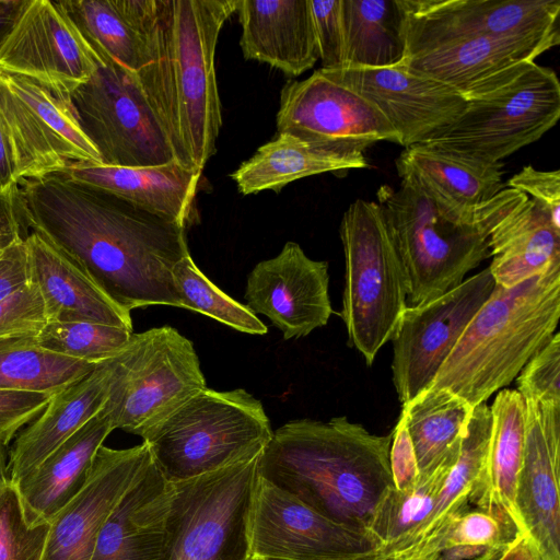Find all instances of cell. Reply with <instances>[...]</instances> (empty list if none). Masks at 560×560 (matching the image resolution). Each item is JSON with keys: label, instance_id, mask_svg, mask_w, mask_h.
I'll return each mask as SVG.
<instances>
[{"label": "cell", "instance_id": "obj_16", "mask_svg": "<svg viewBox=\"0 0 560 560\" xmlns=\"http://www.w3.org/2000/svg\"><path fill=\"white\" fill-rule=\"evenodd\" d=\"M406 57L457 36L560 38L559 0H401Z\"/></svg>", "mask_w": 560, "mask_h": 560}, {"label": "cell", "instance_id": "obj_30", "mask_svg": "<svg viewBox=\"0 0 560 560\" xmlns=\"http://www.w3.org/2000/svg\"><path fill=\"white\" fill-rule=\"evenodd\" d=\"M57 2L103 62L135 75L145 65L156 0Z\"/></svg>", "mask_w": 560, "mask_h": 560}, {"label": "cell", "instance_id": "obj_33", "mask_svg": "<svg viewBox=\"0 0 560 560\" xmlns=\"http://www.w3.org/2000/svg\"><path fill=\"white\" fill-rule=\"evenodd\" d=\"M491 412V434L487 463L472 504L504 510L520 526L515 493L523 456L526 405L517 390L501 389ZM524 534V532H523Z\"/></svg>", "mask_w": 560, "mask_h": 560}, {"label": "cell", "instance_id": "obj_38", "mask_svg": "<svg viewBox=\"0 0 560 560\" xmlns=\"http://www.w3.org/2000/svg\"><path fill=\"white\" fill-rule=\"evenodd\" d=\"M523 538L522 529L504 510L494 505L467 510L450 523L424 558L436 559L456 547L463 560H474L490 549L511 548Z\"/></svg>", "mask_w": 560, "mask_h": 560}, {"label": "cell", "instance_id": "obj_23", "mask_svg": "<svg viewBox=\"0 0 560 560\" xmlns=\"http://www.w3.org/2000/svg\"><path fill=\"white\" fill-rule=\"evenodd\" d=\"M560 38L457 36L407 56L409 70L442 82L465 98L523 62L557 46Z\"/></svg>", "mask_w": 560, "mask_h": 560}, {"label": "cell", "instance_id": "obj_49", "mask_svg": "<svg viewBox=\"0 0 560 560\" xmlns=\"http://www.w3.org/2000/svg\"><path fill=\"white\" fill-rule=\"evenodd\" d=\"M15 189L16 186L0 190V254L25 240Z\"/></svg>", "mask_w": 560, "mask_h": 560}, {"label": "cell", "instance_id": "obj_20", "mask_svg": "<svg viewBox=\"0 0 560 560\" xmlns=\"http://www.w3.org/2000/svg\"><path fill=\"white\" fill-rule=\"evenodd\" d=\"M328 262L310 258L295 242L258 262L249 272L244 299L283 339L301 338L328 323L332 307L328 292Z\"/></svg>", "mask_w": 560, "mask_h": 560}, {"label": "cell", "instance_id": "obj_34", "mask_svg": "<svg viewBox=\"0 0 560 560\" xmlns=\"http://www.w3.org/2000/svg\"><path fill=\"white\" fill-rule=\"evenodd\" d=\"M472 411L466 400L442 387H428L402 405L421 477L455 464Z\"/></svg>", "mask_w": 560, "mask_h": 560}, {"label": "cell", "instance_id": "obj_54", "mask_svg": "<svg viewBox=\"0 0 560 560\" xmlns=\"http://www.w3.org/2000/svg\"><path fill=\"white\" fill-rule=\"evenodd\" d=\"M413 560H436L434 558H421V559H413Z\"/></svg>", "mask_w": 560, "mask_h": 560}, {"label": "cell", "instance_id": "obj_2", "mask_svg": "<svg viewBox=\"0 0 560 560\" xmlns=\"http://www.w3.org/2000/svg\"><path fill=\"white\" fill-rule=\"evenodd\" d=\"M236 0H156L148 58L136 74L175 161L203 170L222 126L215 48Z\"/></svg>", "mask_w": 560, "mask_h": 560}, {"label": "cell", "instance_id": "obj_18", "mask_svg": "<svg viewBox=\"0 0 560 560\" xmlns=\"http://www.w3.org/2000/svg\"><path fill=\"white\" fill-rule=\"evenodd\" d=\"M328 77L372 103L404 148L423 143L448 126L466 98L451 86L398 63L384 68L323 69Z\"/></svg>", "mask_w": 560, "mask_h": 560}, {"label": "cell", "instance_id": "obj_53", "mask_svg": "<svg viewBox=\"0 0 560 560\" xmlns=\"http://www.w3.org/2000/svg\"><path fill=\"white\" fill-rule=\"evenodd\" d=\"M7 446L0 442V486L9 479L8 475V459H7Z\"/></svg>", "mask_w": 560, "mask_h": 560}, {"label": "cell", "instance_id": "obj_46", "mask_svg": "<svg viewBox=\"0 0 560 560\" xmlns=\"http://www.w3.org/2000/svg\"><path fill=\"white\" fill-rule=\"evenodd\" d=\"M50 397L47 393L0 390V442L8 446L44 410Z\"/></svg>", "mask_w": 560, "mask_h": 560}, {"label": "cell", "instance_id": "obj_28", "mask_svg": "<svg viewBox=\"0 0 560 560\" xmlns=\"http://www.w3.org/2000/svg\"><path fill=\"white\" fill-rule=\"evenodd\" d=\"M112 431L108 416L101 410L14 483L30 525L50 523L79 493L97 451Z\"/></svg>", "mask_w": 560, "mask_h": 560}, {"label": "cell", "instance_id": "obj_6", "mask_svg": "<svg viewBox=\"0 0 560 560\" xmlns=\"http://www.w3.org/2000/svg\"><path fill=\"white\" fill-rule=\"evenodd\" d=\"M559 117L556 72L527 61L466 96L456 119L420 144L469 160L500 163L541 138Z\"/></svg>", "mask_w": 560, "mask_h": 560}, {"label": "cell", "instance_id": "obj_47", "mask_svg": "<svg viewBox=\"0 0 560 560\" xmlns=\"http://www.w3.org/2000/svg\"><path fill=\"white\" fill-rule=\"evenodd\" d=\"M389 466L397 490H406L417 485L420 472L402 412L392 432Z\"/></svg>", "mask_w": 560, "mask_h": 560}, {"label": "cell", "instance_id": "obj_11", "mask_svg": "<svg viewBox=\"0 0 560 560\" xmlns=\"http://www.w3.org/2000/svg\"><path fill=\"white\" fill-rule=\"evenodd\" d=\"M67 101L102 164L141 167L175 161L137 77L129 71L103 62Z\"/></svg>", "mask_w": 560, "mask_h": 560}, {"label": "cell", "instance_id": "obj_25", "mask_svg": "<svg viewBox=\"0 0 560 560\" xmlns=\"http://www.w3.org/2000/svg\"><path fill=\"white\" fill-rule=\"evenodd\" d=\"M245 59L300 75L319 59L311 0H236Z\"/></svg>", "mask_w": 560, "mask_h": 560}, {"label": "cell", "instance_id": "obj_19", "mask_svg": "<svg viewBox=\"0 0 560 560\" xmlns=\"http://www.w3.org/2000/svg\"><path fill=\"white\" fill-rule=\"evenodd\" d=\"M152 464L143 441L119 450L102 445L83 488L51 520L43 560H91L104 523Z\"/></svg>", "mask_w": 560, "mask_h": 560}, {"label": "cell", "instance_id": "obj_41", "mask_svg": "<svg viewBox=\"0 0 560 560\" xmlns=\"http://www.w3.org/2000/svg\"><path fill=\"white\" fill-rule=\"evenodd\" d=\"M50 523L30 525L16 486H0V560H43Z\"/></svg>", "mask_w": 560, "mask_h": 560}, {"label": "cell", "instance_id": "obj_7", "mask_svg": "<svg viewBox=\"0 0 560 560\" xmlns=\"http://www.w3.org/2000/svg\"><path fill=\"white\" fill-rule=\"evenodd\" d=\"M345 254L341 317L349 345L371 365L392 340L407 305V279L376 201L357 199L340 224Z\"/></svg>", "mask_w": 560, "mask_h": 560}, {"label": "cell", "instance_id": "obj_35", "mask_svg": "<svg viewBox=\"0 0 560 560\" xmlns=\"http://www.w3.org/2000/svg\"><path fill=\"white\" fill-rule=\"evenodd\" d=\"M341 68L392 67L406 58V12L401 0H341Z\"/></svg>", "mask_w": 560, "mask_h": 560}, {"label": "cell", "instance_id": "obj_27", "mask_svg": "<svg viewBox=\"0 0 560 560\" xmlns=\"http://www.w3.org/2000/svg\"><path fill=\"white\" fill-rule=\"evenodd\" d=\"M25 245L31 281L44 301L47 322H90L132 331L129 312L117 306L75 264L36 232Z\"/></svg>", "mask_w": 560, "mask_h": 560}, {"label": "cell", "instance_id": "obj_50", "mask_svg": "<svg viewBox=\"0 0 560 560\" xmlns=\"http://www.w3.org/2000/svg\"><path fill=\"white\" fill-rule=\"evenodd\" d=\"M18 183V164L14 148L0 113V190L12 188Z\"/></svg>", "mask_w": 560, "mask_h": 560}, {"label": "cell", "instance_id": "obj_24", "mask_svg": "<svg viewBox=\"0 0 560 560\" xmlns=\"http://www.w3.org/2000/svg\"><path fill=\"white\" fill-rule=\"evenodd\" d=\"M174 491L153 460L104 523L91 560H165Z\"/></svg>", "mask_w": 560, "mask_h": 560}, {"label": "cell", "instance_id": "obj_8", "mask_svg": "<svg viewBox=\"0 0 560 560\" xmlns=\"http://www.w3.org/2000/svg\"><path fill=\"white\" fill-rule=\"evenodd\" d=\"M376 198L405 268L411 305L457 287L490 257L486 225L453 221L406 180L398 188L382 185Z\"/></svg>", "mask_w": 560, "mask_h": 560}, {"label": "cell", "instance_id": "obj_40", "mask_svg": "<svg viewBox=\"0 0 560 560\" xmlns=\"http://www.w3.org/2000/svg\"><path fill=\"white\" fill-rule=\"evenodd\" d=\"M132 331L90 322H47L36 335L38 346L51 353L100 364L115 357Z\"/></svg>", "mask_w": 560, "mask_h": 560}, {"label": "cell", "instance_id": "obj_43", "mask_svg": "<svg viewBox=\"0 0 560 560\" xmlns=\"http://www.w3.org/2000/svg\"><path fill=\"white\" fill-rule=\"evenodd\" d=\"M46 324L44 301L32 281L0 301V337L37 335Z\"/></svg>", "mask_w": 560, "mask_h": 560}, {"label": "cell", "instance_id": "obj_21", "mask_svg": "<svg viewBox=\"0 0 560 560\" xmlns=\"http://www.w3.org/2000/svg\"><path fill=\"white\" fill-rule=\"evenodd\" d=\"M515 505L539 560H560V405L527 401Z\"/></svg>", "mask_w": 560, "mask_h": 560}, {"label": "cell", "instance_id": "obj_22", "mask_svg": "<svg viewBox=\"0 0 560 560\" xmlns=\"http://www.w3.org/2000/svg\"><path fill=\"white\" fill-rule=\"evenodd\" d=\"M395 165L400 179L419 189L446 217L489 229L490 200L504 188L502 162L483 163L415 144L402 150Z\"/></svg>", "mask_w": 560, "mask_h": 560}, {"label": "cell", "instance_id": "obj_37", "mask_svg": "<svg viewBox=\"0 0 560 560\" xmlns=\"http://www.w3.org/2000/svg\"><path fill=\"white\" fill-rule=\"evenodd\" d=\"M454 464H446L429 476L419 477L406 490L390 487L376 506L369 534L377 553L394 559L432 513L444 480Z\"/></svg>", "mask_w": 560, "mask_h": 560}, {"label": "cell", "instance_id": "obj_48", "mask_svg": "<svg viewBox=\"0 0 560 560\" xmlns=\"http://www.w3.org/2000/svg\"><path fill=\"white\" fill-rule=\"evenodd\" d=\"M31 282L27 249L22 241L0 254V301Z\"/></svg>", "mask_w": 560, "mask_h": 560}, {"label": "cell", "instance_id": "obj_5", "mask_svg": "<svg viewBox=\"0 0 560 560\" xmlns=\"http://www.w3.org/2000/svg\"><path fill=\"white\" fill-rule=\"evenodd\" d=\"M260 400L243 388H203L141 438L164 477L177 482L259 455L272 436Z\"/></svg>", "mask_w": 560, "mask_h": 560}, {"label": "cell", "instance_id": "obj_31", "mask_svg": "<svg viewBox=\"0 0 560 560\" xmlns=\"http://www.w3.org/2000/svg\"><path fill=\"white\" fill-rule=\"evenodd\" d=\"M488 244V268L504 288L560 266V229L526 195L493 226Z\"/></svg>", "mask_w": 560, "mask_h": 560}, {"label": "cell", "instance_id": "obj_29", "mask_svg": "<svg viewBox=\"0 0 560 560\" xmlns=\"http://www.w3.org/2000/svg\"><path fill=\"white\" fill-rule=\"evenodd\" d=\"M62 172L185 228L201 177V171L185 167L176 161L141 167L77 162Z\"/></svg>", "mask_w": 560, "mask_h": 560}, {"label": "cell", "instance_id": "obj_12", "mask_svg": "<svg viewBox=\"0 0 560 560\" xmlns=\"http://www.w3.org/2000/svg\"><path fill=\"white\" fill-rule=\"evenodd\" d=\"M0 113L13 143L19 180L62 172L77 162L102 164L67 97L36 80L0 71Z\"/></svg>", "mask_w": 560, "mask_h": 560}, {"label": "cell", "instance_id": "obj_17", "mask_svg": "<svg viewBox=\"0 0 560 560\" xmlns=\"http://www.w3.org/2000/svg\"><path fill=\"white\" fill-rule=\"evenodd\" d=\"M101 63L57 1L30 0L0 47V71L36 80L65 97Z\"/></svg>", "mask_w": 560, "mask_h": 560}, {"label": "cell", "instance_id": "obj_45", "mask_svg": "<svg viewBox=\"0 0 560 560\" xmlns=\"http://www.w3.org/2000/svg\"><path fill=\"white\" fill-rule=\"evenodd\" d=\"M506 187L526 195L560 229V171H540L532 165L524 166L506 183Z\"/></svg>", "mask_w": 560, "mask_h": 560}, {"label": "cell", "instance_id": "obj_39", "mask_svg": "<svg viewBox=\"0 0 560 560\" xmlns=\"http://www.w3.org/2000/svg\"><path fill=\"white\" fill-rule=\"evenodd\" d=\"M173 279L183 308L207 315L242 332H268L256 314L220 290L200 271L190 254L175 265Z\"/></svg>", "mask_w": 560, "mask_h": 560}, {"label": "cell", "instance_id": "obj_9", "mask_svg": "<svg viewBox=\"0 0 560 560\" xmlns=\"http://www.w3.org/2000/svg\"><path fill=\"white\" fill-rule=\"evenodd\" d=\"M108 392L102 410L113 429L142 436L207 387L192 342L171 326L131 335L107 360Z\"/></svg>", "mask_w": 560, "mask_h": 560}, {"label": "cell", "instance_id": "obj_44", "mask_svg": "<svg viewBox=\"0 0 560 560\" xmlns=\"http://www.w3.org/2000/svg\"><path fill=\"white\" fill-rule=\"evenodd\" d=\"M318 56L323 69L343 66L341 0H311Z\"/></svg>", "mask_w": 560, "mask_h": 560}, {"label": "cell", "instance_id": "obj_14", "mask_svg": "<svg viewBox=\"0 0 560 560\" xmlns=\"http://www.w3.org/2000/svg\"><path fill=\"white\" fill-rule=\"evenodd\" d=\"M278 133H290L325 151L352 155L380 141L398 143L385 116L353 90L320 68L280 93Z\"/></svg>", "mask_w": 560, "mask_h": 560}, {"label": "cell", "instance_id": "obj_42", "mask_svg": "<svg viewBox=\"0 0 560 560\" xmlns=\"http://www.w3.org/2000/svg\"><path fill=\"white\" fill-rule=\"evenodd\" d=\"M517 392L524 401L560 405V334L525 364L516 377Z\"/></svg>", "mask_w": 560, "mask_h": 560}, {"label": "cell", "instance_id": "obj_1", "mask_svg": "<svg viewBox=\"0 0 560 560\" xmlns=\"http://www.w3.org/2000/svg\"><path fill=\"white\" fill-rule=\"evenodd\" d=\"M25 230L77 265L117 306L182 307L173 268L189 255L185 226L65 172L19 180Z\"/></svg>", "mask_w": 560, "mask_h": 560}, {"label": "cell", "instance_id": "obj_15", "mask_svg": "<svg viewBox=\"0 0 560 560\" xmlns=\"http://www.w3.org/2000/svg\"><path fill=\"white\" fill-rule=\"evenodd\" d=\"M247 557L340 560L377 550L370 534L341 526L257 475L246 524Z\"/></svg>", "mask_w": 560, "mask_h": 560}, {"label": "cell", "instance_id": "obj_32", "mask_svg": "<svg viewBox=\"0 0 560 560\" xmlns=\"http://www.w3.org/2000/svg\"><path fill=\"white\" fill-rule=\"evenodd\" d=\"M365 167L369 164L363 153L335 154L290 133H278L259 147L231 177L240 192L252 195L267 189L279 192L290 183L313 175Z\"/></svg>", "mask_w": 560, "mask_h": 560}, {"label": "cell", "instance_id": "obj_26", "mask_svg": "<svg viewBox=\"0 0 560 560\" xmlns=\"http://www.w3.org/2000/svg\"><path fill=\"white\" fill-rule=\"evenodd\" d=\"M109 370L102 362L89 374L51 395L44 410L10 444L9 479L16 483L103 408Z\"/></svg>", "mask_w": 560, "mask_h": 560}, {"label": "cell", "instance_id": "obj_10", "mask_svg": "<svg viewBox=\"0 0 560 560\" xmlns=\"http://www.w3.org/2000/svg\"><path fill=\"white\" fill-rule=\"evenodd\" d=\"M260 454L173 482L165 560H244L247 557V514Z\"/></svg>", "mask_w": 560, "mask_h": 560}, {"label": "cell", "instance_id": "obj_3", "mask_svg": "<svg viewBox=\"0 0 560 560\" xmlns=\"http://www.w3.org/2000/svg\"><path fill=\"white\" fill-rule=\"evenodd\" d=\"M392 433L377 435L346 416L292 420L261 452L258 475L326 518L369 534L374 511L394 486Z\"/></svg>", "mask_w": 560, "mask_h": 560}, {"label": "cell", "instance_id": "obj_36", "mask_svg": "<svg viewBox=\"0 0 560 560\" xmlns=\"http://www.w3.org/2000/svg\"><path fill=\"white\" fill-rule=\"evenodd\" d=\"M96 365L42 349L36 335L0 337V390L52 395Z\"/></svg>", "mask_w": 560, "mask_h": 560}, {"label": "cell", "instance_id": "obj_52", "mask_svg": "<svg viewBox=\"0 0 560 560\" xmlns=\"http://www.w3.org/2000/svg\"><path fill=\"white\" fill-rule=\"evenodd\" d=\"M244 560H285V559H276V558H259V557H246ZM340 560H394L390 558H384L377 551H372L363 555H358Z\"/></svg>", "mask_w": 560, "mask_h": 560}, {"label": "cell", "instance_id": "obj_13", "mask_svg": "<svg viewBox=\"0 0 560 560\" xmlns=\"http://www.w3.org/2000/svg\"><path fill=\"white\" fill-rule=\"evenodd\" d=\"M494 284L485 268L446 293L405 308L390 340L393 384L402 405L430 386Z\"/></svg>", "mask_w": 560, "mask_h": 560}, {"label": "cell", "instance_id": "obj_51", "mask_svg": "<svg viewBox=\"0 0 560 560\" xmlns=\"http://www.w3.org/2000/svg\"><path fill=\"white\" fill-rule=\"evenodd\" d=\"M30 0H0V47L3 45Z\"/></svg>", "mask_w": 560, "mask_h": 560}, {"label": "cell", "instance_id": "obj_4", "mask_svg": "<svg viewBox=\"0 0 560 560\" xmlns=\"http://www.w3.org/2000/svg\"><path fill=\"white\" fill-rule=\"evenodd\" d=\"M560 266L517 285L494 288L468 323L429 387H442L471 407L514 381L556 332Z\"/></svg>", "mask_w": 560, "mask_h": 560}]
</instances>
